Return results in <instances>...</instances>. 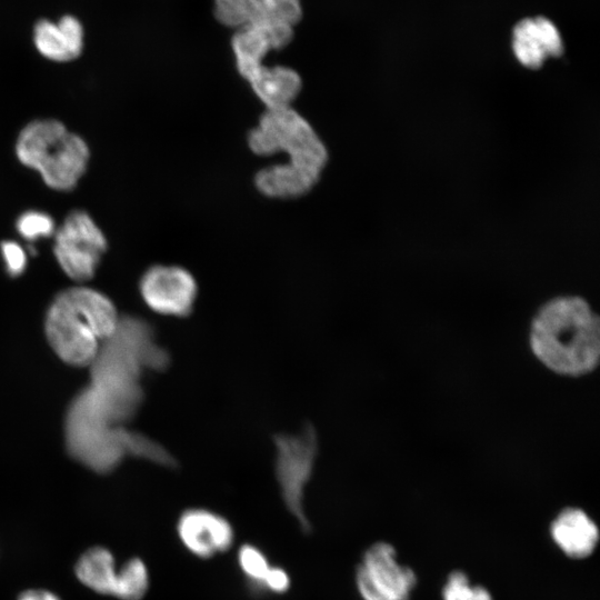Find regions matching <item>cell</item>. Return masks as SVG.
Masks as SVG:
<instances>
[{
  "instance_id": "1",
  "label": "cell",
  "mask_w": 600,
  "mask_h": 600,
  "mask_svg": "<svg viewBox=\"0 0 600 600\" xmlns=\"http://www.w3.org/2000/svg\"><path fill=\"white\" fill-rule=\"evenodd\" d=\"M530 346L534 356L559 374L589 373L599 362V318L582 298H554L534 316Z\"/></svg>"
},
{
  "instance_id": "2",
  "label": "cell",
  "mask_w": 600,
  "mask_h": 600,
  "mask_svg": "<svg viewBox=\"0 0 600 600\" xmlns=\"http://www.w3.org/2000/svg\"><path fill=\"white\" fill-rule=\"evenodd\" d=\"M112 301L88 287H72L58 293L46 316V334L53 351L64 362L90 366L102 344L119 324Z\"/></svg>"
},
{
  "instance_id": "3",
  "label": "cell",
  "mask_w": 600,
  "mask_h": 600,
  "mask_svg": "<svg viewBox=\"0 0 600 600\" xmlns=\"http://www.w3.org/2000/svg\"><path fill=\"white\" fill-rule=\"evenodd\" d=\"M143 438V434L116 422L89 388L83 389L68 409V450L74 459L94 471H111L129 454L139 458Z\"/></svg>"
},
{
  "instance_id": "4",
  "label": "cell",
  "mask_w": 600,
  "mask_h": 600,
  "mask_svg": "<svg viewBox=\"0 0 600 600\" xmlns=\"http://www.w3.org/2000/svg\"><path fill=\"white\" fill-rule=\"evenodd\" d=\"M16 154L57 191H70L78 184L90 157L86 141L54 119H39L23 127L16 142Z\"/></svg>"
},
{
  "instance_id": "5",
  "label": "cell",
  "mask_w": 600,
  "mask_h": 600,
  "mask_svg": "<svg viewBox=\"0 0 600 600\" xmlns=\"http://www.w3.org/2000/svg\"><path fill=\"white\" fill-rule=\"evenodd\" d=\"M248 146L258 156L284 152L290 166L322 173L328 150L316 130L292 107L266 109L248 133Z\"/></svg>"
},
{
  "instance_id": "6",
  "label": "cell",
  "mask_w": 600,
  "mask_h": 600,
  "mask_svg": "<svg viewBox=\"0 0 600 600\" xmlns=\"http://www.w3.org/2000/svg\"><path fill=\"white\" fill-rule=\"evenodd\" d=\"M274 447L276 477L282 500L300 528L309 532L311 527L304 513L303 496L316 463L318 450L316 431L306 427L299 433L277 434Z\"/></svg>"
},
{
  "instance_id": "7",
  "label": "cell",
  "mask_w": 600,
  "mask_h": 600,
  "mask_svg": "<svg viewBox=\"0 0 600 600\" xmlns=\"http://www.w3.org/2000/svg\"><path fill=\"white\" fill-rule=\"evenodd\" d=\"M53 236V254L62 271L78 282L90 280L108 247L91 216L83 210L71 211Z\"/></svg>"
},
{
  "instance_id": "8",
  "label": "cell",
  "mask_w": 600,
  "mask_h": 600,
  "mask_svg": "<svg viewBox=\"0 0 600 600\" xmlns=\"http://www.w3.org/2000/svg\"><path fill=\"white\" fill-rule=\"evenodd\" d=\"M417 582L414 571L399 562L394 547L384 541L364 551L356 571L363 600H409Z\"/></svg>"
},
{
  "instance_id": "9",
  "label": "cell",
  "mask_w": 600,
  "mask_h": 600,
  "mask_svg": "<svg viewBox=\"0 0 600 600\" xmlns=\"http://www.w3.org/2000/svg\"><path fill=\"white\" fill-rule=\"evenodd\" d=\"M139 291L152 311L182 318L193 309L198 284L191 272L182 267L157 264L142 274Z\"/></svg>"
},
{
  "instance_id": "10",
  "label": "cell",
  "mask_w": 600,
  "mask_h": 600,
  "mask_svg": "<svg viewBox=\"0 0 600 600\" xmlns=\"http://www.w3.org/2000/svg\"><path fill=\"white\" fill-rule=\"evenodd\" d=\"M178 537L193 556L208 559L230 549L234 532L222 516L202 508H191L181 513L177 523Z\"/></svg>"
},
{
  "instance_id": "11",
  "label": "cell",
  "mask_w": 600,
  "mask_h": 600,
  "mask_svg": "<svg viewBox=\"0 0 600 600\" xmlns=\"http://www.w3.org/2000/svg\"><path fill=\"white\" fill-rule=\"evenodd\" d=\"M292 26L263 22L236 30L231 48L239 74L246 80L272 50L287 47L293 39Z\"/></svg>"
},
{
  "instance_id": "12",
  "label": "cell",
  "mask_w": 600,
  "mask_h": 600,
  "mask_svg": "<svg viewBox=\"0 0 600 600\" xmlns=\"http://www.w3.org/2000/svg\"><path fill=\"white\" fill-rule=\"evenodd\" d=\"M32 38L38 52L54 62L77 59L84 47L83 26L72 14H64L57 21L40 19L33 26Z\"/></svg>"
},
{
  "instance_id": "13",
  "label": "cell",
  "mask_w": 600,
  "mask_h": 600,
  "mask_svg": "<svg viewBox=\"0 0 600 600\" xmlns=\"http://www.w3.org/2000/svg\"><path fill=\"white\" fill-rule=\"evenodd\" d=\"M512 48L524 67L540 68L547 57H558L563 44L556 26L544 17L527 18L513 29Z\"/></svg>"
},
{
  "instance_id": "14",
  "label": "cell",
  "mask_w": 600,
  "mask_h": 600,
  "mask_svg": "<svg viewBox=\"0 0 600 600\" xmlns=\"http://www.w3.org/2000/svg\"><path fill=\"white\" fill-rule=\"evenodd\" d=\"M550 534L559 549L572 559H583L593 553L599 541V529L582 510L569 507L552 520Z\"/></svg>"
},
{
  "instance_id": "15",
  "label": "cell",
  "mask_w": 600,
  "mask_h": 600,
  "mask_svg": "<svg viewBox=\"0 0 600 600\" xmlns=\"http://www.w3.org/2000/svg\"><path fill=\"white\" fill-rule=\"evenodd\" d=\"M266 109L291 107L302 88L299 73L284 66L258 67L247 79Z\"/></svg>"
},
{
  "instance_id": "16",
  "label": "cell",
  "mask_w": 600,
  "mask_h": 600,
  "mask_svg": "<svg viewBox=\"0 0 600 600\" xmlns=\"http://www.w3.org/2000/svg\"><path fill=\"white\" fill-rule=\"evenodd\" d=\"M320 177L317 172L280 163L259 170L254 176V186L266 197L292 199L312 190Z\"/></svg>"
},
{
  "instance_id": "17",
  "label": "cell",
  "mask_w": 600,
  "mask_h": 600,
  "mask_svg": "<svg viewBox=\"0 0 600 600\" xmlns=\"http://www.w3.org/2000/svg\"><path fill=\"white\" fill-rule=\"evenodd\" d=\"M76 574L89 589L116 597L119 571L116 570L113 554L103 547L87 550L76 564Z\"/></svg>"
},
{
  "instance_id": "18",
  "label": "cell",
  "mask_w": 600,
  "mask_h": 600,
  "mask_svg": "<svg viewBox=\"0 0 600 600\" xmlns=\"http://www.w3.org/2000/svg\"><path fill=\"white\" fill-rule=\"evenodd\" d=\"M213 16L221 24L236 30L270 22L261 0H213Z\"/></svg>"
},
{
  "instance_id": "19",
  "label": "cell",
  "mask_w": 600,
  "mask_h": 600,
  "mask_svg": "<svg viewBox=\"0 0 600 600\" xmlns=\"http://www.w3.org/2000/svg\"><path fill=\"white\" fill-rule=\"evenodd\" d=\"M149 587V574L144 562L139 558L128 560L119 570L116 598L140 600Z\"/></svg>"
},
{
  "instance_id": "20",
  "label": "cell",
  "mask_w": 600,
  "mask_h": 600,
  "mask_svg": "<svg viewBox=\"0 0 600 600\" xmlns=\"http://www.w3.org/2000/svg\"><path fill=\"white\" fill-rule=\"evenodd\" d=\"M442 600H493L487 588L472 584L462 570L451 571L442 588Z\"/></svg>"
},
{
  "instance_id": "21",
  "label": "cell",
  "mask_w": 600,
  "mask_h": 600,
  "mask_svg": "<svg viewBox=\"0 0 600 600\" xmlns=\"http://www.w3.org/2000/svg\"><path fill=\"white\" fill-rule=\"evenodd\" d=\"M16 228L19 234L29 242L51 237L56 232V223L52 217L38 210L23 212L18 218Z\"/></svg>"
},
{
  "instance_id": "22",
  "label": "cell",
  "mask_w": 600,
  "mask_h": 600,
  "mask_svg": "<svg viewBox=\"0 0 600 600\" xmlns=\"http://www.w3.org/2000/svg\"><path fill=\"white\" fill-rule=\"evenodd\" d=\"M238 563L249 581L262 589V582L271 567L263 552L256 546L243 544L238 552Z\"/></svg>"
},
{
  "instance_id": "23",
  "label": "cell",
  "mask_w": 600,
  "mask_h": 600,
  "mask_svg": "<svg viewBox=\"0 0 600 600\" xmlns=\"http://www.w3.org/2000/svg\"><path fill=\"white\" fill-rule=\"evenodd\" d=\"M270 22L294 27L302 17L301 0H261Z\"/></svg>"
},
{
  "instance_id": "24",
  "label": "cell",
  "mask_w": 600,
  "mask_h": 600,
  "mask_svg": "<svg viewBox=\"0 0 600 600\" xmlns=\"http://www.w3.org/2000/svg\"><path fill=\"white\" fill-rule=\"evenodd\" d=\"M0 251L7 273L12 278L19 277L27 267V251L13 240L2 241Z\"/></svg>"
},
{
  "instance_id": "25",
  "label": "cell",
  "mask_w": 600,
  "mask_h": 600,
  "mask_svg": "<svg viewBox=\"0 0 600 600\" xmlns=\"http://www.w3.org/2000/svg\"><path fill=\"white\" fill-rule=\"evenodd\" d=\"M290 586V578L288 573L280 567L271 566L263 582L262 589L269 590L276 593L286 592Z\"/></svg>"
},
{
  "instance_id": "26",
  "label": "cell",
  "mask_w": 600,
  "mask_h": 600,
  "mask_svg": "<svg viewBox=\"0 0 600 600\" xmlns=\"http://www.w3.org/2000/svg\"><path fill=\"white\" fill-rule=\"evenodd\" d=\"M18 600H60V598L48 590L31 589L22 592Z\"/></svg>"
}]
</instances>
